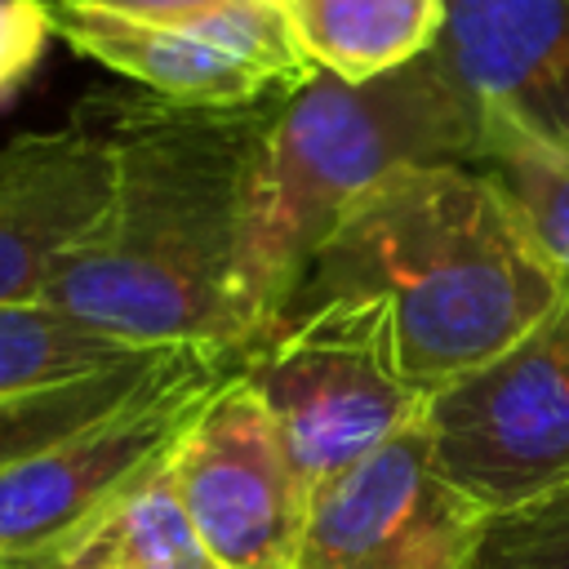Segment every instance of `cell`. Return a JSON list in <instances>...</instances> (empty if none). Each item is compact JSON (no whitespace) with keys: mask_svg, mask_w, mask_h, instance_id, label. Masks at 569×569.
<instances>
[{"mask_svg":"<svg viewBox=\"0 0 569 569\" xmlns=\"http://www.w3.org/2000/svg\"><path fill=\"white\" fill-rule=\"evenodd\" d=\"M485 520L409 427L311 498L293 569H476Z\"/></svg>","mask_w":569,"mask_h":569,"instance_id":"obj_9","label":"cell"},{"mask_svg":"<svg viewBox=\"0 0 569 569\" xmlns=\"http://www.w3.org/2000/svg\"><path fill=\"white\" fill-rule=\"evenodd\" d=\"M53 36L80 58L182 107H253L298 93L320 67L302 53L280 0H227L218 9L138 22L53 4Z\"/></svg>","mask_w":569,"mask_h":569,"instance_id":"obj_7","label":"cell"},{"mask_svg":"<svg viewBox=\"0 0 569 569\" xmlns=\"http://www.w3.org/2000/svg\"><path fill=\"white\" fill-rule=\"evenodd\" d=\"M480 169H489L502 182L533 244L569 284V151L520 129L507 116L485 111Z\"/></svg>","mask_w":569,"mask_h":569,"instance_id":"obj_15","label":"cell"},{"mask_svg":"<svg viewBox=\"0 0 569 569\" xmlns=\"http://www.w3.org/2000/svg\"><path fill=\"white\" fill-rule=\"evenodd\" d=\"M565 293L569 284L489 169L409 164L338 218L280 316L378 298L405 373L431 396L525 338Z\"/></svg>","mask_w":569,"mask_h":569,"instance_id":"obj_2","label":"cell"},{"mask_svg":"<svg viewBox=\"0 0 569 569\" xmlns=\"http://www.w3.org/2000/svg\"><path fill=\"white\" fill-rule=\"evenodd\" d=\"M236 373L276 418L307 498L418 427L427 405L378 298H333L280 316L240 351Z\"/></svg>","mask_w":569,"mask_h":569,"instance_id":"obj_4","label":"cell"},{"mask_svg":"<svg viewBox=\"0 0 569 569\" xmlns=\"http://www.w3.org/2000/svg\"><path fill=\"white\" fill-rule=\"evenodd\" d=\"M485 111L431 44L373 80L316 71L262 138L236 262L240 351L271 329L311 253L387 173L409 164H480Z\"/></svg>","mask_w":569,"mask_h":569,"instance_id":"obj_3","label":"cell"},{"mask_svg":"<svg viewBox=\"0 0 569 569\" xmlns=\"http://www.w3.org/2000/svg\"><path fill=\"white\" fill-rule=\"evenodd\" d=\"M231 373V351L164 347L124 400L0 471V565L44 569L89 520L169 462Z\"/></svg>","mask_w":569,"mask_h":569,"instance_id":"obj_5","label":"cell"},{"mask_svg":"<svg viewBox=\"0 0 569 569\" xmlns=\"http://www.w3.org/2000/svg\"><path fill=\"white\" fill-rule=\"evenodd\" d=\"M53 40V0H0V107L22 93Z\"/></svg>","mask_w":569,"mask_h":569,"instance_id":"obj_18","label":"cell"},{"mask_svg":"<svg viewBox=\"0 0 569 569\" xmlns=\"http://www.w3.org/2000/svg\"><path fill=\"white\" fill-rule=\"evenodd\" d=\"M436 49L480 111L569 151V0H445Z\"/></svg>","mask_w":569,"mask_h":569,"instance_id":"obj_11","label":"cell"},{"mask_svg":"<svg viewBox=\"0 0 569 569\" xmlns=\"http://www.w3.org/2000/svg\"><path fill=\"white\" fill-rule=\"evenodd\" d=\"M280 102L182 107L142 89L84 98L80 111L111 142V196L44 302L133 347H218L240 360L236 262Z\"/></svg>","mask_w":569,"mask_h":569,"instance_id":"obj_1","label":"cell"},{"mask_svg":"<svg viewBox=\"0 0 569 569\" xmlns=\"http://www.w3.org/2000/svg\"><path fill=\"white\" fill-rule=\"evenodd\" d=\"M138 351H151V347L120 342L44 298L4 302L0 307V400L93 378Z\"/></svg>","mask_w":569,"mask_h":569,"instance_id":"obj_14","label":"cell"},{"mask_svg":"<svg viewBox=\"0 0 569 569\" xmlns=\"http://www.w3.org/2000/svg\"><path fill=\"white\" fill-rule=\"evenodd\" d=\"M160 351L164 347H151V351H138L93 378L0 400V471L27 462L31 453L49 449L53 440H62V436L80 431L84 422H93L98 413H107L116 400H124L138 387V378L156 365Z\"/></svg>","mask_w":569,"mask_h":569,"instance_id":"obj_16","label":"cell"},{"mask_svg":"<svg viewBox=\"0 0 569 569\" xmlns=\"http://www.w3.org/2000/svg\"><path fill=\"white\" fill-rule=\"evenodd\" d=\"M0 569H13V565H0Z\"/></svg>","mask_w":569,"mask_h":569,"instance_id":"obj_20","label":"cell"},{"mask_svg":"<svg viewBox=\"0 0 569 569\" xmlns=\"http://www.w3.org/2000/svg\"><path fill=\"white\" fill-rule=\"evenodd\" d=\"M111 142L76 107L58 129L0 142V307L44 298L62 258L102 218Z\"/></svg>","mask_w":569,"mask_h":569,"instance_id":"obj_10","label":"cell"},{"mask_svg":"<svg viewBox=\"0 0 569 569\" xmlns=\"http://www.w3.org/2000/svg\"><path fill=\"white\" fill-rule=\"evenodd\" d=\"M169 467L218 569H293L311 498L276 418L240 373L213 391Z\"/></svg>","mask_w":569,"mask_h":569,"instance_id":"obj_8","label":"cell"},{"mask_svg":"<svg viewBox=\"0 0 569 569\" xmlns=\"http://www.w3.org/2000/svg\"><path fill=\"white\" fill-rule=\"evenodd\" d=\"M44 569H218V560L200 542L164 462L89 520Z\"/></svg>","mask_w":569,"mask_h":569,"instance_id":"obj_13","label":"cell"},{"mask_svg":"<svg viewBox=\"0 0 569 569\" xmlns=\"http://www.w3.org/2000/svg\"><path fill=\"white\" fill-rule=\"evenodd\" d=\"M418 431L436 471L485 516L569 485V293L493 360L436 387Z\"/></svg>","mask_w":569,"mask_h":569,"instance_id":"obj_6","label":"cell"},{"mask_svg":"<svg viewBox=\"0 0 569 569\" xmlns=\"http://www.w3.org/2000/svg\"><path fill=\"white\" fill-rule=\"evenodd\" d=\"M67 9H89V13H116V18H138V22H173L191 18L204 9H218L227 0H53Z\"/></svg>","mask_w":569,"mask_h":569,"instance_id":"obj_19","label":"cell"},{"mask_svg":"<svg viewBox=\"0 0 569 569\" xmlns=\"http://www.w3.org/2000/svg\"><path fill=\"white\" fill-rule=\"evenodd\" d=\"M302 53L342 80H373L427 53L445 0H280Z\"/></svg>","mask_w":569,"mask_h":569,"instance_id":"obj_12","label":"cell"},{"mask_svg":"<svg viewBox=\"0 0 569 569\" xmlns=\"http://www.w3.org/2000/svg\"><path fill=\"white\" fill-rule=\"evenodd\" d=\"M476 569H569V485L516 511L489 516Z\"/></svg>","mask_w":569,"mask_h":569,"instance_id":"obj_17","label":"cell"}]
</instances>
